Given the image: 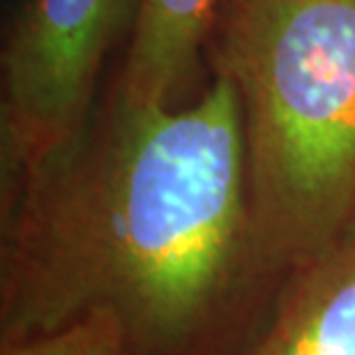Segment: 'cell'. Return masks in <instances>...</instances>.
<instances>
[{"label":"cell","mask_w":355,"mask_h":355,"mask_svg":"<svg viewBox=\"0 0 355 355\" xmlns=\"http://www.w3.org/2000/svg\"><path fill=\"white\" fill-rule=\"evenodd\" d=\"M245 355H355V233L291 270L275 318Z\"/></svg>","instance_id":"obj_4"},{"label":"cell","mask_w":355,"mask_h":355,"mask_svg":"<svg viewBox=\"0 0 355 355\" xmlns=\"http://www.w3.org/2000/svg\"><path fill=\"white\" fill-rule=\"evenodd\" d=\"M205 58L240 99L252 268L288 275L355 233V0H222Z\"/></svg>","instance_id":"obj_2"},{"label":"cell","mask_w":355,"mask_h":355,"mask_svg":"<svg viewBox=\"0 0 355 355\" xmlns=\"http://www.w3.org/2000/svg\"><path fill=\"white\" fill-rule=\"evenodd\" d=\"M240 99L95 102L79 130L3 182V342L109 309L130 351L184 342L250 270Z\"/></svg>","instance_id":"obj_1"},{"label":"cell","mask_w":355,"mask_h":355,"mask_svg":"<svg viewBox=\"0 0 355 355\" xmlns=\"http://www.w3.org/2000/svg\"><path fill=\"white\" fill-rule=\"evenodd\" d=\"M139 0H21L0 62L3 182L37 164L86 123L99 69Z\"/></svg>","instance_id":"obj_3"},{"label":"cell","mask_w":355,"mask_h":355,"mask_svg":"<svg viewBox=\"0 0 355 355\" xmlns=\"http://www.w3.org/2000/svg\"><path fill=\"white\" fill-rule=\"evenodd\" d=\"M123 323L109 309H95L76 321L26 339L3 342L0 355H130Z\"/></svg>","instance_id":"obj_6"},{"label":"cell","mask_w":355,"mask_h":355,"mask_svg":"<svg viewBox=\"0 0 355 355\" xmlns=\"http://www.w3.org/2000/svg\"><path fill=\"white\" fill-rule=\"evenodd\" d=\"M219 3L139 0L125 62L113 88L132 99L173 104L205 55Z\"/></svg>","instance_id":"obj_5"}]
</instances>
